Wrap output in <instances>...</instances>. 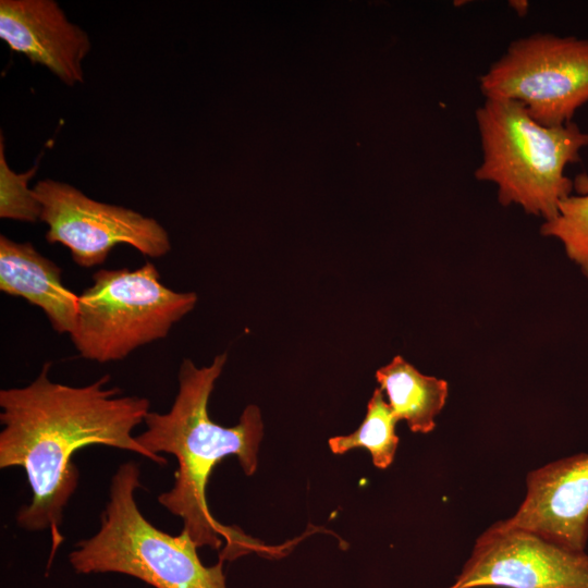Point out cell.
<instances>
[{
  "mask_svg": "<svg viewBox=\"0 0 588 588\" xmlns=\"http://www.w3.org/2000/svg\"><path fill=\"white\" fill-rule=\"evenodd\" d=\"M397 418L389 403L384 400L383 391L377 388L367 405V414L356 431L347 436L329 439V448L334 454H344L352 449L364 448L380 469L388 468L399 445L395 433Z\"/></svg>",
  "mask_w": 588,
  "mask_h": 588,
  "instance_id": "obj_13",
  "label": "cell"
},
{
  "mask_svg": "<svg viewBox=\"0 0 588 588\" xmlns=\"http://www.w3.org/2000/svg\"><path fill=\"white\" fill-rule=\"evenodd\" d=\"M33 189L41 204L40 221L47 225V242L68 247L79 267L102 265L119 244H127L150 258L171 250L168 231L154 218L97 201L51 179L38 181Z\"/></svg>",
  "mask_w": 588,
  "mask_h": 588,
  "instance_id": "obj_7",
  "label": "cell"
},
{
  "mask_svg": "<svg viewBox=\"0 0 588 588\" xmlns=\"http://www.w3.org/2000/svg\"><path fill=\"white\" fill-rule=\"evenodd\" d=\"M50 368L47 362L29 384L0 391V468L21 467L26 474L32 498L15 519L27 531H49L48 566L63 541L64 509L78 485L74 454L103 445L152 462L133 436L150 412L148 399L121 396L119 388L107 387L109 375L84 387L53 382Z\"/></svg>",
  "mask_w": 588,
  "mask_h": 588,
  "instance_id": "obj_1",
  "label": "cell"
},
{
  "mask_svg": "<svg viewBox=\"0 0 588 588\" xmlns=\"http://www.w3.org/2000/svg\"><path fill=\"white\" fill-rule=\"evenodd\" d=\"M573 189L559 205L558 216L546 221L540 229L544 236L560 240L567 257L577 264L588 278V174L579 173L573 180Z\"/></svg>",
  "mask_w": 588,
  "mask_h": 588,
  "instance_id": "obj_14",
  "label": "cell"
},
{
  "mask_svg": "<svg viewBox=\"0 0 588 588\" xmlns=\"http://www.w3.org/2000/svg\"><path fill=\"white\" fill-rule=\"evenodd\" d=\"M0 38L62 83H84L82 62L91 44L53 0H1Z\"/></svg>",
  "mask_w": 588,
  "mask_h": 588,
  "instance_id": "obj_10",
  "label": "cell"
},
{
  "mask_svg": "<svg viewBox=\"0 0 588 588\" xmlns=\"http://www.w3.org/2000/svg\"><path fill=\"white\" fill-rule=\"evenodd\" d=\"M194 292H176L149 261L137 269H101L78 295L70 333L81 357L100 364L121 360L136 348L164 339L197 304Z\"/></svg>",
  "mask_w": 588,
  "mask_h": 588,
  "instance_id": "obj_5",
  "label": "cell"
},
{
  "mask_svg": "<svg viewBox=\"0 0 588 588\" xmlns=\"http://www.w3.org/2000/svg\"><path fill=\"white\" fill-rule=\"evenodd\" d=\"M588 588V554L497 522L446 588Z\"/></svg>",
  "mask_w": 588,
  "mask_h": 588,
  "instance_id": "obj_8",
  "label": "cell"
},
{
  "mask_svg": "<svg viewBox=\"0 0 588 588\" xmlns=\"http://www.w3.org/2000/svg\"><path fill=\"white\" fill-rule=\"evenodd\" d=\"M138 464H121L113 474L100 527L81 540L69 560L77 574L118 573L155 588H226L222 562L206 566L198 547L182 530L177 536L155 527L140 512Z\"/></svg>",
  "mask_w": 588,
  "mask_h": 588,
  "instance_id": "obj_4",
  "label": "cell"
},
{
  "mask_svg": "<svg viewBox=\"0 0 588 588\" xmlns=\"http://www.w3.org/2000/svg\"><path fill=\"white\" fill-rule=\"evenodd\" d=\"M376 379L397 420H405L413 432L434 429L448 397L445 380L422 375L399 355L377 370Z\"/></svg>",
  "mask_w": 588,
  "mask_h": 588,
  "instance_id": "obj_12",
  "label": "cell"
},
{
  "mask_svg": "<svg viewBox=\"0 0 588 588\" xmlns=\"http://www.w3.org/2000/svg\"><path fill=\"white\" fill-rule=\"evenodd\" d=\"M527 492L504 522L574 551L588 540V453L551 462L527 476Z\"/></svg>",
  "mask_w": 588,
  "mask_h": 588,
  "instance_id": "obj_9",
  "label": "cell"
},
{
  "mask_svg": "<svg viewBox=\"0 0 588 588\" xmlns=\"http://www.w3.org/2000/svg\"><path fill=\"white\" fill-rule=\"evenodd\" d=\"M37 167L24 173L14 172L8 164L4 154L3 136L0 137V218L27 223L40 221L41 204L28 182Z\"/></svg>",
  "mask_w": 588,
  "mask_h": 588,
  "instance_id": "obj_15",
  "label": "cell"
},
{
  "mask_svg": "<svg viewBox=\"0 0 588 588\" xmlns=\"http://www.w3.org/2000/svg\"><path fill=\"white\" fill-rule=\"evenodd\" d=\"M479 82L486 98L517 101L541 125L567 124L588 101V40L551 34L519 38Z\"/></svg>",
  "mask_w": 588,
  "mask_h": 588,
  "instance_id": "obj_6",
  "label": "cell"
},
{
  "mask_svg": "<svg viewBox=\"0 0 588 588\" xmlns=\"http://www.w3.org/2000/svg\"><path fill=\"white\" fill-rule=\"evenodd\" d=\"M0 291L39 307L58 333L74 329L78 295L62 282V270L29 242L0 235Z\"/></svg>",
  "mask_w": 588,
  "mask_h": 588,
  "instance_id": "obj_11",
  "label": "cell"
},
{
  "mask_svg": "<svg viewBox=\"0 0 588 588\" xmlns=\"http://www.w3.org/2000/svg\"><path fill=\"white\" fill-rule=\"evenodd\" d=\"M476 120L482 148L476 179L497 184L503 206L516 204L529 215L553 220L573 191L565 168L580 160L588 133L574 122L541 125L522 103L507 99L486 98Z\"/></svg>",
  "mask_w": 588,
  "mask_h": 588,
  "instance_id": "obj_3",
  "label": "cell"
},
{
  "mask_svg": "<svg viewBox=\"0 0 588 588\" xmlns=\"http://www.w3.org/2000/svg\"><path fill=\"white\" fill-rule=\"evenodd\" d=\"M219 354L210 366L198 368L191 359L180 366L179 390L168 413L149 412L146 430L137 442L154 463L166 465L160 453L172 454L177 462L173 487L158 495V502L183 520V529L198 548L221 549L220 561L273 551L241 529L220 524L210 513L206 489L215 466L228 455H235L243 471L250 476L258 465V450L264 434L260 409L248 405L240 421L223 427L210 419L208 402L215 383L226 363Z\"/></svg>",
  "mask_w": 588,
  "mask_h": 588,
  "instance_id": "obj_2",
  "label": "cell"
}]
</instances>
